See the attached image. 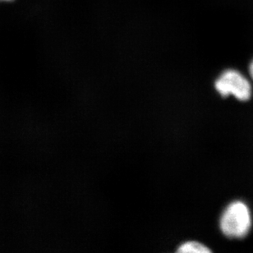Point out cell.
Returning a JSON list of instances; mask_svg holds the SVG:
<instances>
[{
	"mask_svg": "<svg viewBox=\"0 0 253 253\" xmlns=\"http://www.w3.org/2000/svg\"><path fill=\"white\" fill-rule=\"evenodd\" d=\"M219 224L222 233L229 239L246 238L253 227L251 210L243 201H234L224 210Z\"/></svg>",
	"mask_w": 253,
	"mask_h": 253,
	"instance_id": "obj_1",
	"label": "cell"
},
{
	"mask_svg": "<svg viewBox=\"0 0 253 253\" xmlns=\"http://www.w3.org/2000/svg\"><path fill=\"white\" fill-rule=\"evenodd\" d=\"M0 1H10V0H0Z\"/></svg>",
	"mask_w": 253,
	"mask_h": 253,
	"instance_id": "obj_5",
	"label": "cell"
},
{
	"mask_svg": "<svg viewBox=\"0 0 253 253\" xmlns=\"http://www.w3.org/2000/svg\"><path fill=\"white\" fill-rule=\"evenodd\" d=\"M214 86L222 96L234 95L242 101H246L252 96L251 84L238 71L231 69L224 72L217 79Z\"/></svg>",
	"mask_w": 253,
	"mask_h": 253,
	"instance_id": "obj_2",
	"label": "cell"
},
{
	"mask_svg": "<svg viewBox=\"0 0 253 253\" xmlns=\"http://www.w3.org/2000/svg\"><path fill=\"white\" fill-rule=\"evenodd\" d=\"M176 253H212V252L198 242L191 241L182 244Z\"/></svg>",
	"mask_w": 253,
	"mask_h": 253,
	"instance_id": "obj_3",
	"label": "cell"
},
{
	"mask_svg": "<svg viewBox=\"0 0 253 253\" xmlns=\"http://www.w3.org/2000/svg\"><path fill=\"white\" fill-rule=\"evenodd\" d=\"M249 72H250V75L253 79V60L250 64V67H249Z\"/></svg>",
	"mask_w": 253,
	"mask_h": 253,
	"instance_id": "obj_4",
	"label": "cell"
}]
</instances>
